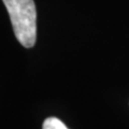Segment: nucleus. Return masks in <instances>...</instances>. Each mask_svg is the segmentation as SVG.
<instances>
[{
	"instance_id": "2",
	"label": "nucleus",
	"mask_w": 129,
	"mask_h": 129,
	"mask_svg": "<svg viewBox=\"0 0 129 129\" xmlns=\"http://www.w3.org/2000/svg\"><path fill=\"white\" fill-rule=\"evenodd\" d=\"M42 129H69L59 118L48 117L44 120L42 125Z\"/></svg>"
},
{
	"instance_id": "1",
	"label": "nucleus",
	"mask_w": 129,
	"mask_h": 129,
	"mask_svg": "<svg viewBox=\"0 0 129 129\" xmlns=\"http://www.w3.org/2000/svg\"><path fill=\"white\" fill-rule=\"evenodd\" d=\"M12 27L24 47H32L37 40V10L34 0H2Z\"/></svg>"
}]
</instances>
